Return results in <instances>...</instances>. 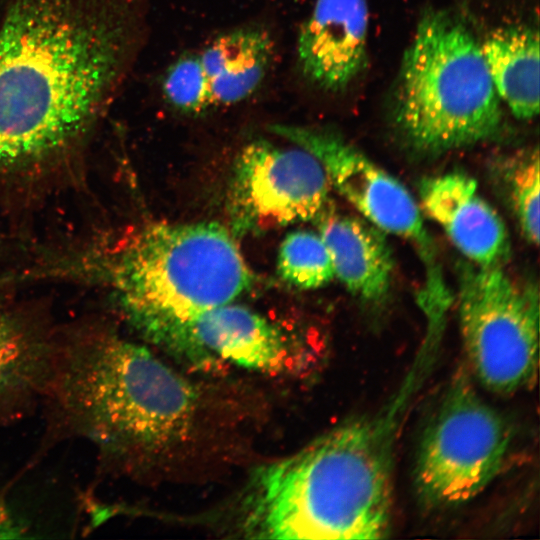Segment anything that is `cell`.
Segmentation results:
<instances>
[{
	"mask_svg": "<svg viewBox=\"0 0 540 540\" xmlns=\"http://www.w3.org/2000/svg\"><path fill=\"white\" fill-rule=\"evenodd\" d=\"M494 88L513 115L530 120L539 113V34L526 25L493 31L481 45Z\"/></svg>",
	"mask_w": 540,
	"mask_h": 540,
	"instance_id": "cell-15",
	"label": "cell"
},
{
	"mask_svg": "<svg viewBox=\"0 0 540 540\" xmlns=\"http://www.w3.org/2000/svg\"><path fill=\"white\" fill-rule=\"evenodd\" d=\"M37 359L22 331L0 312V395L22 382Z\"/></svg>",
	"mask_w": 540,
	"mask_h": 540,
	"instance_id": "cell-19",
	"label": "cell"
},
{
	"mask_svg": "<svg viewBox=\"0 0 540 540\" xmlns=\"http://www.w3.org/2000/svg\"><path fill=\"white\" fill-rule=\"evenodd\" d=\"M459 319L469 366L487 390L510 395L536 382L539 293L501 266L461 268Z\"/></svg>",
	"mask_w": 540,
	"mask_h": 540,
	"instance_id": "cell-6",
	"label": "cell"
},
{
	"mask_svg": "<svg viewBox=\"0 0 540 540\" xmlns=\"http://www.w3.org/2000/svg\"><path fill=\"white\" fill-rule=\"evenodd\" d=\"M406 384L386 413L346 421L265 468L246 524L271 539L386 537L393 501V443Z\"/></svg>",
	"mask_w": 540,
	"mask_h": 540,
	"instance_id": "cell-2",
	"label": "cell"
},
{
	"mask_svg": "<svg viewBox=\"0 0 540 540\" xmlns=\"http://www.w3.org/2000/svg\"><path fill=\"white\" fill-rule=\"evenodd\" d=\"M162 92L165 100L182 113L199 114L213 108L208 79L198 53L186 54L168 67Z\"/></svg>",
	"mask_w": 540,
	"mask_h": 540,
	"instance_id": "cell-17",
	"label": "cell"
},
{
	"mask_svg": "<svg viewBox=\"0 0 540 540\" xmlns=\"http://www.w3.org/2000/svg\"><path fill=\"white\" fill-rule=\"evenodd\" d=\"M112 284L124 316L148 338L232 302L251 284V273L233 234L218 223H155L120 251Z\"/></svg>",
	"mask_w": 540,
	"mask_h": 540,
	"instance_id": "cell-5",
	"label": "cell"
},
{
	"mask_svg": "<svg viewBox=\"0 0 540 540\" xmlns=\"http://www.w3.org/2000/svg\"><path fill=\"white\" fill-rule=\"evenodd\" d=\"M56 362L64 417L108 458L140 463L191 432L195 389L144 346L103 335L67 347Z\"/></svg>",
	"mask_w": 540,
	"mask_h": 540,
	"instance_id": "cell-3",
	"label": "cell"
},
{
	"mask_svg": "<svg viewBox=\"0 0 540 540\" xmlns=\"http://www.w3.org/2000/svg\"><path fill=\"white\" fill-rule=\"evenodd\" d=\"M148 340L191 358L217 356L261 372L288 368L285 336L266 318L232 302L166 325Z\"/></svg>",
	"mask_w": 540,
	"mask_h": 540,
	"instance_id": "cell-10",
	"label": "cell"
},
{
	"mask_svg": "<svg viewBox=\"0 0 540 540\" xmlns=\"http://www.w3.org/2000/svg\"><path fill=\"white\" fill-rule=\"evenodd\" d=\"M118 28L83 0H9L0 27V168L84 130L118 72Z\"/></svg>",
	"mask_w": 540,
	"mask_h": 540,
	"instance_id": "cell-1",
	"label": "cell"
},
{
	"mask_svg": "<svg viewBox=\"0 0 540 540\" xmlns=\"http://www.w3.org/2000/svg\"><path fill=\"white\" fill-rule=\"evenodd\" d=\"M323 210L316 217L318 230L335 276L357 298L381 303L388 295L394 267L385 232L362 218Z\"/></svg>",
	"mask_w": 540,
	"mask_h": 540,
	"instance_id": "cell-13",
	"label": "cell"
},
{
	"mask_svg": "<svg viewBox=\"0 0 540 540\" xmlns=\"http://www.w3.org/2000/svg\"><path fill=\"white\" fill-rule=\"evenodd\" d=\"M329 180L309 151L254 140L236 158L228 211L233 235L243 236L315 219L324 209Z\"/></svg>",
	"mask_w": 540,
	"mask_h": 540,
	"instance_id": "cell-9",
	"label": "cell"
},
{
	"mask_svg": "<svg viewBox=\"0 0 540 540\" xmlns=\"http://www.w3.org/2000/svg\"><path fill=\"white\" fill-rule=\"evenodd\" d=\"M393 117L406 142L426 153L476 144L498 132L500 99L481 44L456 15L422 13L401 62Z\"/></svg>",
	"mask_w": 540,
	"mask_h": 540,
	"instance_id": "cell-4",
	"label": "cell"
},
{
	"mask_svg": "<svg viewBox=\"0 0 540 540\" xmlns=\"http://www.w3.org/2000/svg\"><path fill=\"white\" fill-rule=\"evenodd\" d=\"M27 530L26 524L0 500V539L23 538Z\"/></svg>",
	"mask_w": 540,
	"mask_h": 540,
	"instance_id": "cell-20",
	"label": "cell"
},
{
	"mask_svg": "<svg viewBox=\"0 0 540 540\" xmlns=\"http://www.w3.org/2000/svg\"><path fill=\"white\" fill-rule=\"evenodd\" d=\"M508 422L459 374L426 426L414 482L430 507L464 504L497 477L511 444Z\"/></svg>",
	"mask_w": 540,
	"mask_h": 540,
	"instance_id": "cell-7",
	"label": "cell"
},
{
	"mask_svg": "<svg viewBox=\"0 0 540 540\" xmlns=\"http://www.w3.org/2000/svg\"><path fill=\"white\" fill-rule=\"evenodd\" d=\"M539 153H525L514 163L508 175L511 202L525 238L539 243Z\"/></svg>",
	"mask_w": 540,
	"mask_h": 540,
	"instance_id": "cell-18",
	"label": "cell"
},
{
	"mask_svg": "<svg viewBox=\"0 0 540 540\" xmlns=\"http://www.w3.org/2000/svg\"><path fill=\"white\" fill-rule=\"evenodd\" d=\"M367 0H316L297 41L303 77L317 88L340 92L368 63Z\"/></svg>",
	"mask_w": 540,
	"mask_h": 540,
	"instance_id": "cell-11",
	"label": "cell"
},
{
	"mask_svg": "<svg viewBox=\"0 0 540 540\" xmlns=\"http://www.w3.org/2000/svg\"><path fill=\"white\" fill-rule=\"evenodd\" d=\"M270 129L312 153L321 162L329 183L367 221L415 245L427 269L425 301L439 302L448 297L420 210L400 181L331 131L286 124H274Z\"/></svg>",
	"mask_w": 540,
	"mask_h": 540,
	"instance_id": "cell-8",
	"label": "cell"
},
{
	"mask_svg": "<svg viewBox=\"0 0 540 540\" xmlns=\"http://www.w3.org/2000/svg\"><path fill=\"white\" fill-rule=\"evenodd\" d=\"M277 269L285 282L304 290L320 288L335 277L322 238L306 230H296L286 235L279 247Z\"/></svg>",
	"mask_w": 540,
	"mask_h": 540,
	"instance_id": "cell-16",
	"label": "cell"
},
{
	"mask_svg": "<svg viewBox=\"0 0 540 540\" xmlns=\"http://www.w3.org/2000/svg\"><path fill=\"white\" fill-rule=\"evenodd\" d=\"M198 55L213 108L230 106L261 86L272 65L274 42L265 28L245 26L219 35Z\"/></svg>",
	"mask_w": 540,
	"mask_h": 540,
	"instance_id": "cell-14",
	"label": "cell"
},
{
	"mask_svg": "<svg viewBox=\"0 0 540 540\" xmlns=\"http://www.w3.org/2000/svg\"><path fill=\"white\" fill-rule=\"evenodd\" d=\"M421 203L453 245L478 266H501L510 241L496 210L480 195L475 179L450 172L421 180Z\"/></svg>",
	"mask_w": 540,
	"mask_h": 540,
	"instance_id": "cell-12",
	"label": "cell"
}]
</instances>
